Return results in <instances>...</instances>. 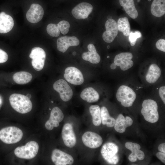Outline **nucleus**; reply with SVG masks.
I'll return each instance as SVG.
<instances>
[{"label":"nucleus","mask_w":165,"mask_h":165,"mask_svg":"<svg viewBox=\"0 0 165 165\" xmlns=\"http://www.w3.org/2000/svg\"><path fill=\"white\" fill-rule=\"evenodd\" d=\"M12 107L17 112L25 114L30 112L32 108V103L26 96L20 94H13L9 98Z\"/></svg>","instance_id":"f257e3e1"},{"label":"nucleus","mask_w":165,"mask_h":165,"mask_svg":"<svg viewBox=\"0 0 165 165\" xmlns=\"http://www.w3.org/2000/svg\"><path fill=\"white\" fill-rule=\"evenodd\" d=\"M141 112L145 120L152 123L158 121L159 115L156 101L152 99L145 100L143 102Z\"/></svg>","instance_id":"f03ea898"},{"label":"nucleus","mask_w":165,"mask_h":165,"mask_svg":"<svg viewBox=\"0 0 165 165\" xmlns=\"http://www.w3.org/2000/svg\"><path fill=\"white\" fill-rule=\"evenodd\" d=\"M23 133L20 128L14 126L4 128L0 130V139L7 144H13L19 141Z\"/></svg>","instance_id":"7ed1b4c3"},{"label":"nucleus","mask_w":165,"mask_h":165,"mask_svg":"<svg viewBox=\"0 0 165 165\" xmlns=\"http://www.w3.org/2000/svg\"><path fill=\"white\" fill-rule=\"evenodd\" d=\"M116 97L122 106L128 107L132 106L136 99V94L131 88L123 85L117 90Z\"/></svg>","instance_id":"20e7f679"},{"label":"nucleus","mask_w":165,"mask_h":165,"mask_svg":"<svg viewBox=\"0 0 165 165\" xmlns=\"http://www.w3.org/2000/svg\"><path fill=\"white\" fill-rule=\"evenodd\" d=\"M38 149V143L35 141H31L27 142L24 146L17 147L15 149L14 153L19 158L30 159L36 156Z\"/></svg>","instance_id":"39448f33"},{"label":"nucleus","mask_w":165,"mask_h":165,"mask_svg":"<svg viewBox=\"0 0 165 165\" xmlns=\"http://www.w3.org/2000/svg\"><path fill=\"white\" fill-rule=\"evenodd\" d=\"M118 147L116 144L108 142L103 145L101 152L103 158L108 163L116 165L119 161L118 155Z\"/></svg>","instance_id":"423d86ee"},{"label":"nucleus","mask_w":165,"mask_h":165,"mask_svg":"<svg viewBox=\"0 0 165 165\" xmlns=\"http://www.w3.org/2000/svg\"><path fill=\"white\" fill-rule=\"evenodd\" d=\"M46 57V53L42 48L35 47L32 49L29 57L32 59V65L35 70L39 71L43 69Z\"/></svg>","instance_id":"0eeeda50"},{"label":"nucleus","mask_w":165,"mask_h":165,"mask_svg":"<svg viewBox=\"0 0 165 165\" xmlns=\"http://www.w3.org/2000/svg\"><path fill=\"white\" fill-rule=\"evenodd\" d=\"M54 89L58 92L61 99L64 101L70 100L73 96V91L70 86L64 80L60 79L53 84Z\"/></svg>","instance_id":"6e6552de"},{"label":"nucleus","mask_w":165,"mask_h":165,"mask_svg":"<svg viewBox=\"0 0 165 165\" xmlns=\"http://www.w3.org/2000/svg\"><path fill=\"white\" fill-rule=\"evenodd\" d=\"M64 77L68 82L75 85H81L84 81L81 71L74 67H69L65 69Z\"/></svg>","instance_id":"1a4fd4ad"},{"label":"nucleus","mask_w":165,"mask_h":165,"mask_svg":"<svg viewBox=\"0 0 165 165\" xmlns=\"http://www.w3.org/2000/svg\"><path fill=\"white\" fill-rule=\"evenodd\" d=\"M82 138L84 144L91 148L99 147L103 142L102 139L100 135L90 131L85 132L82 135Z\"/></svg>","instance_id":"9d476101"},{"label":"nucleus","mask_w":165,"mask_h":165,"mask_svg":"<svg viewBox=\"0 0 165 165\" xmlns=\"http://www.w3.org/2000/svg\"><path fill=\"white\" fill-rule=\"evenodd\" d=\"M133 57L131 53H121L115 56L114 62L117 66H119L122 70L126 71L133 66L134 62L132 60Z\"/></svg>","instance_id":"9b49d317"},{"label":"nucleus","mask_w":165,"mask_h":165,"mask_svg":"<svg viewBox=\"0 0 165 165\" xmlns=\"http://www.w3.org/2000/svg\"><path fill=\"white\" fill-rule=\"evenodd\" d=\"M51 159L56 165H72L74 161L71 155L57 149L53 151Z\"/></svg>","instance_id":"f8f14e48"},{"label":"nucleus","mask_w":165,"mask_h":165,"mask_svg":"<svg viewBox=\"0 0 165 165\" xmlns=\"http://www.w3.org/2000/svg\"><path fill=\"white\" fill-rule=\"evenodd\" d=\"M64 118V115L61 109L57 107H54L51 112L49 119L45 123L46 128L51 130L54 127H58Z\"/></svg>","instance_id":"ddd939ff"},{"label":"nucleus","mask_w":165,"mask_h":165,"mask_svg":"<svg viewBox=\"0 0 165 165\" xmlns=\"http://www.w3.org/2000/svg\"><path fill=\"white\" fill-rule=\"evenodd\" d=\"M61 135L64 142L66 146L72 148L75 145L76 137L72 124L66 123L64 125Z\"/></svg>","instance_id":"4468645a"},{"label":"nucleus","mask_w":165,"mask_h":165,"mask_svg":"<svg viewBox=\"0 0 165 165\" xmlns=\"http://www.w3.org/2000/svg\"><path fill=\"white\" fill-rule=\"evenodd\" d=\"M106 31L102 34V38L106 42L111 43L114 40L118 34L117 23L113 19L107 20L105 24Z\"/></svg>","instance_id":"2eb2a0df"},{"label":"nucleus","mask_w":165,"mask_h":165,"mask_svg":"<svg viewBox=\"0 0 165 165\" xmlns=\"http://www.w3.org/2000/svg\"><path fill=\"white\" fill-rule=\"evenodd\" d=\"M93 7L90 3L82 2L75 6L72 9V13L74 17L77 19L87 18L92 11Z\"/></svg>","instance_id":"dca6fc26"},{"label":"nucleus","mask_w":165,"mask_h":165,"mask_svg":"<svg viewBox=\"0 0 165 165\" xmlns=\"http://www.w3.org/2000/svg\"><path fill=\"white\" fill-rule=\"evenodd\" d=\"M44 14V10L42 6L38 4L33 3L27 11L26 17L29 22L36 23L42 19Z\"/></svg>","instance_id":"f3484780"},{"label":"nucleus","mask_w":165,"mask_h":165,"mask_svg":"<svg viewBox=\"0 0 165 165\" xmlns=\"http://www.w3.org/2000/svg\"><path fill=\"white\" fill-rule=\"evenodd\" d=\"M79 44V40L75 36H62L59 38L57 40V48L58 50L64 53L69 47L77 46Z\"/></svg>","instance_id":"a211bd4d"},{"label":"nucleus","mask_w":165,"mask_h":165,"mask_svg":"<svg viewBox=\"0 0 165 165\" xmlns=\"http://www.w3.org/2000/svg\"><path fill=\"white\" fill-rule=\"evenodd\" d=\"M126 148L131 151L132 153L129 155L128 159L131 162L137 161V159L141 160L145 158L144 152L140 150L141 146L138 144L131 142H127L125 145Z\"/></svg>","instance_id":"6ab92c4d"},{"label":"nucleus","mask_w":165,"mask_h":165,"mask_svg":"<svg viewBox=\"0 0 165 165\" xmlns=\"http://www.w3.org/2000/svg\"><path fill=\"white\" fill-rule=\"evenodd\" d=\"M14 22L13 18L4 12L0 13V33H6L13 28Z\"/></svg>","instance_id":"aec40b11"},{"label":"nucleus","mask_w":165,"mask_h":165,"mask_svg":"<svg viewBox=\"0 0 165 165\" xmlns=\"http://www.w3.org/2000/svg\"><path fill=\"white\" fill-rule=\"evenodd\" d=\"M133 123L132 119L130 117H125L121 114L118 116L114 126L116 131L119 133H123L127 127L130 126Z\"/></svg>","instance_id":"412c9836"},{"label":"nucleus","mask_w":165,"mask_h":165,"mask_svg":"<svg viewBox=\"0 0 165 165\" xmlns=\"http://www.w3.org/2000/svg\"><path fill=\"white\" fill-rule=\"evenodd\" d=\"M87 48L88 51L84 52L82 54V59L92 64L99 63L101 60L100 57L97 52L94 45L91 43L89 44L87 46Z\"/></svg>","instance_id":"4be33fe9"},{"label":"nucleus","mask_w":165,"mask_h":165,"mask_svg":"<svg viewBox=\"0 0 165 165\" xmlns=\"http://www.w3.org/2000/svg\"><path fill=\"white\" fill-rule=\"evenodd\" d=\"M80 96L82 100L90 103L97 101L100 97L98 93L91 87L84 89L81 92Z\"/></svg>","instance_id":"5701e85b"},{"label":"nucleus","mask_w":165,"mask_h":165,"mask_svg":"<svg viewBox=\"0 0 165 165\" xmlns=\"http://www.w3.org/2000/svg\"><path fill=\"white\" fill-rule=\"evenodd\" d=\"M161 75V71L159 67L156 64H153L149 68L146 79L148 83H154L159 79Z\"/></svg>","instance_id":"b1692460"},{"label":"nucleus","mask_w":165,"mask_h":165,"mask_svg":"<svg viewBox=\"0 0 165 165\" xmlns=\"http://www.w3.org/2000/svg\"><path fill=\"white\" fill-rule=\"evenodd\" d=\"M119 2L120 5L129 16L133 19L137 18L138 14L134 0H119Z\"/></svg>","instance_id":"393cba45"},{"label":"nucleus","mask_w":165,"mask_h":165,"mask_svg":"<svg viewBox=\"0 0 165 165\" xmlns=\"http://www.w3.org/2000/svg\"><path fill=\"white\" fill-rule=\"evenodd\" d=\"M151 12L152 15L161 17L165 13V0H153L151 7Z\"/></svg>","instance_id":"a878e982"},{"label":"nucleus","mask_w":165,"mask_h":165,"mask_svg":"<svg viewBox=\"0 0 165 165\" xmlns=\"http://www.w3.org/2000/svg\"><path fill=\"white\" fill-rule=\"evenodd\" d=\"M13 77L14 81L16 83L24 84L30 82L32 79V76L29 72L21 71L15 73Z\"/></svg>","instance_id":"bb28decb"},{"label":"nucleus","mask_w":165,"mask_h":165,"mask_svg":"<svg viewBox=\"0 0 165 165\" xmlns=\"http://www.w3.org/2000/svg\"><path fill=\"white\" fill-rule=\"evenodd\" d=\"M101 119L103 125H106L109 127L114 126L116 120L110 116L107 109L105 106L102 107L101 108Z\"/></svg>","instance_id":"cd10ccee"},{"label":"nucleus","mask_w":165,"mask_h":165,"mask_svg":"<svg viewBox=\"0 0 165 165\" xmlns=\"http://www.w3.org/2000/svg\"><path fill=\"white\" fill-rule=\"evenodd\" d=\"M89 111L92 118V122L96 126H100L101 123V109L97 105H92L89 108Z\"/></svg>","instance_id":"c85d7f7f"},{"label":"nucleus","mask_w":165,"mask_h":165,"mask_svg":"<svg viewBox=\"0 0 165 165\" xmlns=\"http://www.w3.org/2000/svg\"><path fill=\"white\" fill-rule=\"evenodd\" d=\"M118 30L122 32L123 35L126 36H129L130 32V23L127 17L119 18L117 24Z\"/></svg>","instance_id":"c756f323"},{"label":"nucleus","mask_w":165,"mask_h":165,"mask_svg":"<svg viewBox=\"0 0 165 165\" xmlns=\"http://www.w3.org/2000/svg\"><path fill=\"white\" fill-rule=\"evenodd\" d=\"M46 31L47 33L52 37H58L60 35V31L57 25L51 23L47 26Z\"/></svg>","instance_id":"7c9ffc66"},{"label":"nucleus","mask_w":165,"mask_h":165,"mask_svg":"<svg viewBox=\"0 0 165 165\" xmlns=\"http://www.w3.org/2000/svg\"><path fill=\"white\" fill-rule=\"evenodd\" d=\"M59 29L62 34L65 35L68 32L70 27L69 23L66 20H62L57 24Z\"/></svg>","instance_id":"2f4dec72"},{"label":"nucleus","mask_w":165,"mask_h":165,"mask_svg":"<svg viewBox=\"0 0 165 165\" xmlns=\"http://www.w3.org/2000/svg\"><path fill=\"white\" fill-rule=\"evenodd\" d=\"M129 36L130 44L131 46H134L135 44L137 38L141 37L142 35L139 31H136L134 32H130Z\"/></svg>","instance_id":"473e14b6"},{"label":"nucleus","mask_w":165,"mask_h":165,"mask_svg":"<svg viewBox=\"0 0 165 165\" xmlns=\"http://www.w3.org/2000/svg\"><path fill=\"white\" fill-rule=\"evenodd\" d=\"M156 46L159 50L165 52V40L161 39L158 40L156 42Z\"/></svg>","instance_id":"72a5a7b5"},{"label":"nucleus","mask_w":165,"mask_h":165,"mask_svg":"<svg viewBox=\"0 0 165 165\" xmlns=\"http://www.w3.org/2000/svg\"><path fill=\"white\" fill-rule=\"evenodd\" d=\"M8 57L6 53L0 49V63L6 62L8 59Z\"/></svg>","instance_id":"f704fd0d"},{"label":"nucleus","mask_w":165,"mask_h":165,"mask_svg":"<svg viewBox=\"0 0 165 165\" xmlns=\"http://www.w3.org/2000/svg\"><path fill=\"white\" fill-rule=\"evenodd\" d=\"M159 96L161 100L165 104V86H162L161 87L159 90Z\"/></svg>","instance_id":"c9c22d12"},{"label":"nucleus","mask_w":165,"mask_h":165,"mask_svg":"<svg viewBox=\"0 0 165 165\" xmlns=\"http://www.w3.org/2000/svg\"><path fill=\"white\" fill-rule=\"evenodd\" d=\"M156 156L164 164L165 163V154L161 152H158L156 154Z\"/></svg>","instance_id":"e433bc0d"},{"label":"nucleus","mask_w":165,"mask_h":165,"mask_svg":"<svg viewBox=\"0 0 165 165\" xmlns=\"http://www.w3.org/2000/svg\"><path fill=\"white\" fill-rule=\"evenodd\" d=\"M158 149L160 152L165 153V143H163L160 144L158 147Z\"/></svg>","instance_id":"4c0bfd02"},{"label":"nucleus","mask_w":165,"mask_h":165,"mask_svg":"<svg viewBox=\"0 0 165 165\" xmlns=\"http://www.w3.org/2000/svg\"><path fill=\"white\" fill-rule=\"evenodd\" d=\"M117 65L114 63H112L110 65V68L113 70L115 69L116 68Z\"/></svg>","instance_id":"58836bf2"},{"label":"nucleus","mask_w":165,"mask_h":165,"mask_svg":"<svg viewBox=\"0 0 165 165\" xmlns=\"http://www.w3.org/2000/svg\"><path fill=\"white\" fill-rule=\"evenodd\" d=\"M26 96H27L28 98L29 99L31 98V95L30 94H28Z\"/></svg>","instance_id":"ea45409f"},{"label":"nucleus","mask_w":165,"mask_h":165,"mask_svg":"<svg viewBox=\"0 0 165 165\" xmlns=\"http://www.w3.org/2000/svg\"><path fill=\"white\" fill-rule=\"evenodd\" d=\"M76 52H74L73 53V55H75L76 54Z\"/></svg>","instance_id":"a19ab883"},{"label":"nucleus","mask_w":165,"mask_h":165,"mask_svg":"<svg viewBox=\"0 0 165 165\" xmlns=\"http://www.w3.org/2000/svg\"><path fill=\"white\" fill-rule=\"evenodd\" d=\"M107 47L108 49H109V46H107Z\"/></svg>","instance_id":"79ce46f5"},{"label":"nucleus","mask_w":165,"mask_h":165,"mask_svg":"<svg viewBox=\"0 0 165 165\" xmlns=\"http://www.w3.org/2000/svg\"><path fill=\"white\" fill-rule=\"evenodd\" d=\"M107 57L108 58H109V56H108Z\"/></svg>","instance_id":"37998d69"},{"label":"nucleus","mask_w":165,"mask_h":165,"mask_svg":"<svg viewBox=\"0 0 165 165\" xmlns=\"http://www.w3.org/2000/svg\"><path fill=\"white\" fill-rule=\"evenodd\" d=\"M140 1V0H138V2H139Z\"/></svg>","instance_id":"c03bdc74"},{"label":"nucleus","mask_w":165,"mask_h":165,"mask_svg":"<svg viewBox=\"0 0 165 165\" xmlns=\"http://www.w3.org/2000/svg\"><path fill=\"white\" fill-rule=\"evenodd\" d=\"M148 1H150L151 0H148Z\"/></svg>","instance_id":"a18cd8bd"},{"label":"nucleus","mask_w":165,"mask_h":165,"mask_svg":"<svg viewBox=\"0 0 165 165\" xmlns=\"http://www.w3.org/2000/svg\"></svg>","instance_id":"49530a36"}]
</instances>
